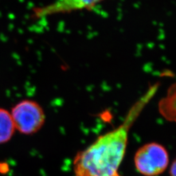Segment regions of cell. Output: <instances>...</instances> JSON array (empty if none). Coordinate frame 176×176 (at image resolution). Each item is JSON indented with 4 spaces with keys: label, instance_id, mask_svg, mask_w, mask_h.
I'll return each mask as SVG.
<instances>
[{
    "label": "cell",
    "instance_id": "obj_3",
    "mask_svg": "<svg viewBox=\"0 0 176 176\" xmlns=\"http://www.w3.org/2000/svg\"><path fill=\"white\" fill-rule=\"evenodd\" d=\"M136 170L144 176H157L167 169L169 155L165 147L152 142L140 147L135 155Z\"/></svg>",
    "mask_w": 176,
    "mask_h": 176
},
{
    "label": "cell",
    "instance_id": "obj_2",
    "mask_svg": "<svg viewBox=\"0 0 176 176\" xmlns=\"http://www.w3.org/2000/svg\"><path fill=\"white\" fill-rule=\"evenodd\" d=\"M9 111L16 132L23 135L35 134L45 123L46 116L43 108L33 100L24 99L18 101Z\"/></svg>",
    "mask_w": 176,
    "mask_h": 176
},
{
    "label": "cell",
    "instance_id": "obj_4",
    "mask_svg": "<svg viewBox=\"0 0 176 176\" xmlns=\"http://www.w3.org/2000/svg\"><path fill=\"white\" fill-rule=\"evenodd\" d=\"M102 1L104 0H56L48 5L38 9L36 13L41 17L80 10H89Z\"/></svg>",
    "mask_w": 176,
    "mask_h": 176
},
{
    "label": "cell",
    "instance_id": "obj_8",
    "mask_svg": "<svg viewBox=\"0 0 176 176\" xmlns=\"http://www.w3.org/2000/svg\"><path fill=\"white\" fill-rule=\"evenodd\" d=\"M169 174L170 176H176V163L175 160L172 162V164L170 166Z\"/></svg>",
    "mask_w": 176,
    "mask_h": 176
},
{
    "label": "cell",
    "instance_id": "obj_6",
    "mask_svg": "<svg viewBox=\"0 0 176 176\" xmlns=\"http://www.w3.org/2000/svg\"><path fill=\"white\" fill-rule=\"evenodd\" d=\"M172 92H171V95L168 96L167 98L164 99V101L161 102L160 105V112L163 114L165 117L169 119L170 120H172V118L174 119L175 113L172 111V103H174L175 101L172 102V100L175 98V93L172 96Z\"/></svg>",
    "mask_w": 176,
    "mask_h": 176
},
{
    "label": "cell",
    "instance_id": "obj_5",
    "mask_svg": "<svg viewBox=\"0 0 176 176\" xmlns=\"http://www.w3.org/2000/svg\"><path fill=\"white\" fill-rule=\"evenodd\" d=\"M16 133L10 111L0 107V145L10 142Z\"/></svg>",
    "mask_w": 176,
    "mask_h": 176
},
{
    "label": "cell",
    "instance_id": "obj_1",
    "mask_svg": "<svg viewBox=\"0 0 176 176\" xmlns=\"http://www.w3.org/2000/svg\"><path fill=\"white\" fill-rule=\"evenodd\" d=\"M157 88L152 86L132 106L121 125L78 152L73 162L75 176H121L118 170L125 155L128 132Z\"/></svg>",
    "mask_w": 176,
    "mask_h": 176
},
{
    "label": "cell",
    "instance_id": "obj_7",
    "mask_svg": "<svg viewBox=\"0 0 176 176\" xmlns=\"http://www.w3.org/2000/svg\"><path fill=\"white\" fill-rule=\"evenodd\" d=\"M11 170L10 165L5 161H0V174L7 175Z\"/></svg>",
    "mask_w": 176,
    "mask_h": 176
}]
</instances>
